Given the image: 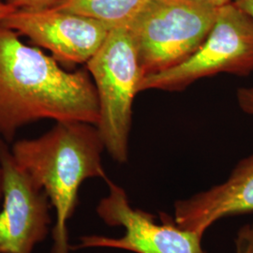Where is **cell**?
Instances as JSON below:
<instances>
[{"label": "cell", "mask_w": 253, "mask_h": 253, "mask_svg": "<svg viewBox=\"0 0 253 253\" xmlns=\"http://www.w3.org/2000/svg\"><path fill=\"white\" fill-rule=\"evenodd\" d=\"M3 206L0 212V253H33L50 232L52 205L47 194L15 163L0 138Z\"/></svg>", "instance_id": "7"}, {"label": "cell", "mask_w": 253, "mask_h": 253, "mask_svg": "<svg viewBox=\"0 0 253 253\" xmlns=\"http://www.w3.org/2000/svg\"><path fill=\"white\" fill-rule=\"evenodd\" d=\"M42 119L97 126L100 105L90 73L65 71L53 55L0 24V138L9 143L21 127Z\"/></svg>", "instance_id": "1"}, {"label": "cell", "mask_w": 253, "mask_h": 253, "mask_svg": "<svg viewBox=\"0 0 253 253\" xmlns=\"http://www.w3.org/2000/svg\"><path fill=\"white\" fill-rule=\"evenodd\" d=\"M1 24L69 64L87 63L112 29L97 19L56 8L19 9Z\"/></svg>", "instance_id": "8"}, {"label": "cell", "mask_w": 253, "mask_h": 253, "mask_svg": "<svg viewBox=\"0 0 253 253\" xmlns=\"http://www.w3.org/2000/svg\"><path fill=\"white\" fill-rule=\"evenodd\" d=\"M237 102L246 114L253 116V87H241L236 93Z\"/></svg>", "instance_id": "13"}, {"label": "cell", "mask_w": 253, "mask_h": 253, "mask_svg": "<svg viewBox=\"0 0 253 253\" xmlns=\"http://www.w3.org/2000/svg\"><path fill=\"white\" fill-rule=\"evenodd\" d=\"M217 10L190 0H151L126 27L142 79L177 67L206 41Z\"/></svg>", "instance_id": "3"}, {"label": "cell", "mask_w": 253, "mask_h": 253, "mask_svg": "<svg viewBox=\"0 0 253 253\" xmlns=\"http://www.w3.org/2000/svg\"><path fill=\"white\" fill-rule=\"evenodd\" d=\"M253 72V21L235 4L217 10L206 41L184 63L144 77L138 91L176 92L219 73L246 76Z\"/></svg>", "instance_id": "5"}, {"label": "cell", "mask_w": 253, "mask_h": 253, "mask_svg": "<svg viewBox=\"0 0 253 253\" xmlns=\"http://www.w3.org/2000/svg\"><path fill=\"white\" fill-rule=\"evenodd\" d=\"M108 184L107 196L100 199L96 212L102 221L112 227H123L121 237L85 235L72 250L108 248L134 253H208L202 246V235L178 226L169 215H153L131 207L126 191L113 181Z\"/></svg>", "instance_id": "6"}, {"label": "cell", "mask_w": 253, "mask_h": 253, "mask_svg": "<svg viewBox=\"0 0 253 253\" xmlns=\"http://www.w3.org/2000/svg\"><path fill=\"white\" fill-rule=\"evenodd\" d=\"M233 3L253 21V0H233Z\"/></svg>", "instance_id": "14"}, {"label": "cell", "mask_w": 253, "mask_h": 253, "mask_svg": "<svg viewBox=\"0 0 253 253\" xmlns=\"http://www.w3.org/2000/svg\"><path fill=\"white\" fill-rule=\"evenodd\" d=\"M16 9L9 5L5 0H0V24L3 20L8 17L10 13L15 11Z\"/></svg>", "instance_id": "16"}, {"label": "cell", "mask_w": 253, "mask_h": 253, "mask_svg": "<svg viewBox=\"0 0 253 253\" xmlns=\"http://www.w3.org/2000/svg\"><path fill=\"white\" fill-rule=\"evenodd\" d=\"M100 105L97 128L109 155L128 159L132 103L142 80L133 38L126 26L113 27L100 50L86 63Z\"/></svg>", "instance_id": "4"}, {"label": "cell", "mask_w": 253, "mask_h": 253, "mask_svg": "<svg viewBox=\"0 0 253 253\" xmlns=\"http://www.w3.org/2000/svg\"><path fill=\"white\" fill-rule=\"evenodd\" d=\"M236 253H253V223L242 227L235 238Z\"/></svg>", "instance_id": "12"}, {"label": "cell", "mask_w": 253, "mask_h": 253, "mask_svg": "<svg viewBox=\"0 0 253 253\" xmlns=\"http://www.w3.org/2000/svg\"><path fill=\"white\" fill-rule=\"evenodd\" d=\"M104 149L97 126L81 121L56 122L43 135L12 145L15 163L45 192L54 209L51 253H71L68 222L77 207L83 182L108 180L101 162Z\"/></svg>", "instance_id": "2"}, {"label": "cell", "mask_w": 253, "mask_h": 253, "mask_svg": "<svg viewBox=\"0 0 253 253\" xmlns=\"http://www.w3.org/2000/svg\"><path fill=\"white\" fill-rule=\"evenodd\" d=\"M0 196H2V174L0 169Z\"/></svg>", "instance_id": "17"}, {"label": "cell", "mask_w": 253, "mask_h": 253, "mask_svg": "<svg viewBox=\"0 0 253 253\" xmlns=\"http://www.w3.org/2000/svg\"><path fill=\"white\" fill-rule=\"evenodd\" d=\"M151 0H63L53 8L97 19L112 27L127 26Z\"/></svg>", "instance_id": "10"}, {"label": "cell", "mask_w": 253, "mask_h": 253, "mask_svg": "<svg viewBox=\"0 0 253 253\" xmlns=\"http://www.w3.org/2000/svg\"><path fill=\"white\" fill-rule=\"evenodd\" d=\"M178 226L204 236L223 217L253 211V155L240 161L224 183L174 203Z\"/></svg>", "instance_id": "9"}, {"label": "cell", "mask_w": 253, "mask_h": 253, "mask_svg": "<svg viewBox=\"0 0 253 253\" xmlns=\"http://www.w3.org/2000/svg\"><path fill=\"white\" fill-rule=\"evenodd\" d=\"M16 10H31L53 8L63 0H5Z\"/></svg>", "instance_id": "11"}, {"label": "cell", "mask_w": 253, "mask_h": 253, "mask_svg": "<svg viewBox=\"0 0 253 253\" xmlns=\"http://www.w3.org/2000/svg\"><path fill=\"white\" fill-rule=\"evenodd\" d=\"M190 1L197 2V3L203 4V5H207V6L215 8V9H219L227 4L233 2V0H190Z\"/></svg>", "instance_id": "15"}]
</instances>
